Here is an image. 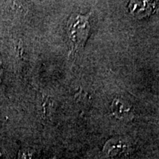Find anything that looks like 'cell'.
I'll use <instances>...</instances> for the list:
<instances>
[{"instance_id": "cell-6", "label": "cell", "mask_w": 159, "mask_h": 159, "mask_svg": "<svg viewBox=\"0 0 159 159\" xmlns=\"http://www.w3.org/2000/svg\"><path fill=\"white\" fill-rule=\"evenodd\" d=\"M0 159H8L5 150L1 147H0Z\"/></svg>"}, {"instance_id": "cell-7", "label": "cell", "mask_w": 159, "mask_h": 159, "mask_svg": "<svg viewBox=\"0 0 159 159\" xmlns=\"http://www.w3.org/2000/svg\"><path fill=\"white\" fill-rule=\"evenodd\" d=\"M2 74V61L1 57H0V81H1Z\"/></svg>"}, {"instance_id": "cell-4", "label": "cell", "mask_w": 159, "mask_h": 159, "mask_svg": "<svg viewBox=\"0 0 159 159\" xmlns=\"http://www.w3.org/2000/svg\"><path fill=\"white\" fill-rule=\"evenodd\" d=\"M158 2L131 1L128 6L129 12L134 16L142 19L154 13Z\"/></svg>"}, {"instance_id": "cell-5", "label": "cell", "mask_w": 159, "mask_h": 159, "mask_svg": "<svg viewBox=\"0 0 159 159\" xmlns=\"http://www.w3.org/2000/svg\"><path fill=\"white\" fill-rule=\"evenodd\" d=\"M19 159H32V152L29 150H22Z\"/></svg>"}, {"instance_id": "cell-2", "label": "cell", "mask_w": 159, "mask_h": 159, "mask_svg": "<svg viewBox=\"0 0 159 159\" xmlns=\"http://www.w3.org/2000/svg\"><path fill=\"white\" fill-rule=\"evenodd\" d=\"M134 147L130 141L124 138L109 139L103 147L102 152L108 157H116L130 153Z\"/></svg>"}, {"instance_id": "cell-3", "label": "cell", "mask_w": 159, "mask_h": 159, "mask_svg": "<svg viewBox=\"0 0 159 159\" xmlns=\"http://www.w3.org/2000/svg\"><path fill=\"white\" fill-rule=\"evenodd\" d=\"M111 111L114 116L120 120H130L135 116L134 106L124 99H114L111 104Z\"/></svg>"}, {"instance_id": "cell-1", "label": "cell", "mask_w": 159, "mask_h": 159, "mask_svg": "<svg viewBox=\"0 0 159 159\" xmlns=\"http://www.w3.org/2000/svg\"><path fill=\"white\" fill-rule=\"evenodd\" d=\"M89 14H72L67 22V36L73 52L83 48L90 33Z\"/></svg>"}, {"instance_id": "cell-8", "label": "cell", "mask_w": 159, "mask_h": 159, "mask_svg": "<svg viewBox=\"0 0 159 159\" xmlns=\"http://www.w3.org/2000/svg\"><path fill=\"white\" fill-rule=\"evenodd\" d=\"M49 159H56V158H55V157H54V158H49Z\"/></svg>"}]
</instances>
